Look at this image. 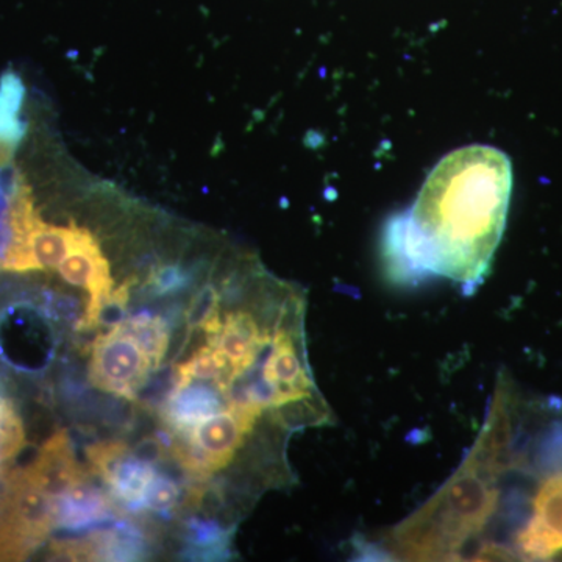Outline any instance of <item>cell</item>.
Segmentation results:
<instances>
[{"instance_id":"obj_8","label":"cell","mask_w":562,"mask_h":562,"mask_svg":"<svg viewBox=\"0 0 562 562\" xmlns=\"http://www.w3.org/2000/svg\"><path fill=\"white\" fill-rule=\"evenodd\" d=\"M232 530L211 519H191L184 525L188 557L194 560H224L231 546Z\"/></svg>"},{"instance_id":"obj_12","label":"cell","mask_w":562,"mask_h":562,"mask_svg":"<svg viewBox=\"0 0 562 562\" xmlns=\"http://www.w3.org/2000/svg\"><path fill=\"white\" fill-rule=\"evenodd\" d=\"M181 501L180 487L168 476L155 475L143 498V508L157 514H171Z\"/></svg>"},{"instance_id":"obj_14","label":"cell","mask_w":562,"mask_h":562,"mask_svg":"<svg viewBox=\"0 0 562 562\" xmlns=\"http://www.w3.org/2000/svg\"><path fill=\"white\" fill-rule=\"evenodd\" d=\"M20 140L3 138L0 136V169L7 168L13 160L14 151H16Z\"/></svg>"},{"instance_id":"obj_4","label":"cell","mask_w":562,"mask_h":562,"mask_svg":"<svg viewBox=\"0 0 562 562\" xmlns=\"http://www.w3.org/2000/svg\"><path fill=\"white\" fill-rule=\"evenodd\" d=\"M33 484L52 498L58 497L74 484L88 480L87 472L74 457L68 432H54L41 447L35 460L22 469Z\"/></svg>"},{"instance_id":"obj_3","label":"cell","mask_w":562,"mask_h":562,"mask_svg":"<svg viewBox=\"0 0 562 562\" xmlns=\"http://www.w3.org/2000/svg\"><path fill=\"white\" fill-rule=\"evenodd\" d=\"M558 557H562V471L538 482L527 519L508 546V560L552 561Z\"/></svg>"},{"instance_id":"obj_10","label":"cell","mask_w":562,"mask_h":562,"mask_svg":"<svg viewBox=\"0 0 562 562\" xmlns=\"http://www.w3.org/2000/svg\"><path fill=\"white\" fill-rule=\"evenodd\" d=\"M25 446V431L16 406L0 394V472L21 453Z\"/></svg>"},{"instance_id":"obj_1","label":"cell","mask_w":562,"mask_h":562,"mask_svg":"<svg viewBox=\"0 0 562 562\" xmlns=\"http://www.w3.org/2000/svg\"><path fill=\"white\" fill-rule=\"evenodd\" d=\"M513 192L512 161L490 146H468L438 162L416 201L392 217L382 238L387 277H432L475 291L502 241Z\"/></svg>"},{"instance_id":"obj_11","label":"cell","mask_w":562,"mask_h":562,"mask_svg":"<svg viewBox=\"0 0 562 562\" xmlns=\"http://www.w3.org/2000/svg\"><path fill=\"white\" fill-rule=\"evenodd\" d=\"M21 80L18 77H3L0 81V136L3 138L21 140L24 127L21 122L22 106Z\"/></svg>"},{"instance_id":"obj_6","label":"cell","mask_w":562,"mask_h":562,"mask_svg":"<svg viewBox=\"0 0 562 562\" xmlns=\"http://www.w3.org/2000/svg\"><path fill=\"white\" fill-rule=\"evenodd\" d=\"M57 527L66 530H87L109 522L116 513L117 503L92 486L88 480L74 484L54 498Z\"/></svg>"},{"instance_id":"obj_2","label":"cell","mask_w":562,"mask_h":562,"mask_svg":"<svg viewBox=\"0 0 562 562\" xmlns=\"http://www.w3.org/2000/svg\"><path fill=\"white\" fill-rule=\"evenodd\" d=\"M154 366L120 324L99 335L91 349L90 380L95 387L135 401Z\"/></svg>"},{"instance_id":"obj_7","label":"cell","mask_w":562,"mask_h":562,"mask_svg":"<svg viewBox=\"0 0 562 562\" xmlns=\"http://www.w3.org/2000/svg\"><path fill=\"white\" fill-rule=\"evenodd\" d=\"M122 328L135 338L144 353L149 357L154 371L160 369L169 346H171V328L168 322L150 313H139L131 319L120 322Z\"/></svg>"},{"instance_id":"obj_13","label":"cell","mask_w":562,"mask_h":562,"mask_svg":"<svg viewBox=\"0 0 562 562\" xmlns=\"http://www.w3.org/2000/svg\"><path fill=\"white\" fill-rule=\"evenodd\" d=\"M188 281H190V276H188L187 269L177 265H166L150 273L147 288H149L150 294L165 297V295H173L183 291L188 286Z\"/></svg>"},{"instance_id":"obj_9","label":"cell","mask_w":562,"mask_h":562,"mask_svg":"<svg viewBox=\"0 0 562 562\" xmlns=\"http://www.w3.org/2000/svg\"><path fill=\"white\" fill-rule=\"evenodd\" d=\"M222 295L214 284H205L192 295L184 312L187 331L201 330L206 336L217 330L222 319Z\"/></svg>"},{"instance_id":"obj_5","label":"cell","mask_w":562,"mask_h":562,"mask_svg":"<svg viewBox=\"0 0 562 562\" xmlns=\"http://www.w3.org/2000/svg\"><path fill=\"white\" fill-rule=\"evenodd\" d=\"M228 405L231 403L216 384L211 387L190 382L172 386L162 402L160 416L172 435L183 436L206 417L227 409Z\"/></svg>"}]
</instances>
